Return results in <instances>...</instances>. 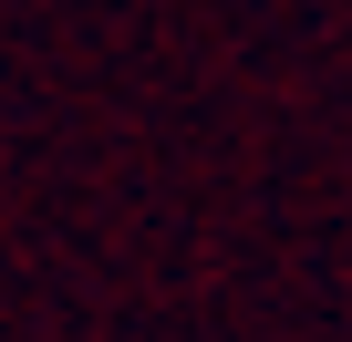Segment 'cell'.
<instances>
[]
</instances>
